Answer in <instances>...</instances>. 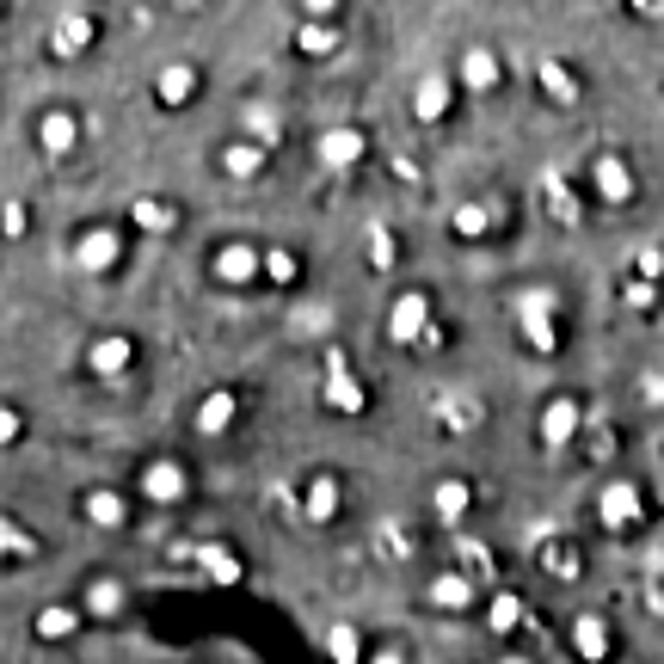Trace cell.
<instances>
[{
    "label": "cell",
    "instance_id": "cell-1",
    "mask_svg": "<svg viewBox=\"0 0 664 664\" xmlns=\"http://www.w3.org/2000/svg\"><path fill=\"white\" fill-rule=\"evenodd\" d=\"M597 524L609 529V536H628V529L646 524V493L633 486V480H609L597 493Z\"/></svg>",
    "mask_w": 664,
    "mask_h": 664
},
{
    "label": "cell",
    "instance_id": "cell-2",
    "mask_svg": "<svg viewBox=\"0 0 664 664\" xmlns=\"http://www.w3.org/2000/svg\"><path fill=\"white\" fill-rule=\"evenodd\" d=\"M566 646H572V659H578V664H616V628H609L603 609H585V616H572Z\"/></svg>",
    "mask_w": 664,
    "mask_h": 664
},
{
    "label": "cell",
    "instance_id": "cell-3",
    "mask_svg": "<svg viewBox=\"0 0 664 664\" xmlns=\"http://www.w3.org/2000/svg\"><path fill=\"white\" fill-rule=\"evenodd\" d=\"M210 278L228 283V290L259 283L265 278V247H252V240H228V247H216V252H210Z\"/></svg>",
    "mask_w": 664,
    "mask_h": 664
},
{
    "label": "cell",
    "instance_id": "cell-4",
    "mask_svg": "<svg viewBox=\"0 0 664 664\" xmlns=\"http://www.w3.org/2000/svg\"><path fill=\"white\" fill-rule=\"evenodd\" d=\"M363 155H370V136H363L357 124H333V130L314 136V160H320L326 172H351Z\"/></svg>",
    "mask_w": 664,
    "mask_h": 664
},
{
    "label": "cell",
    "instance_id": "cell-5",
    "mask_svg": "<svg viewBox=\"0 0 664 664\" xmlns=\"http://www.w3.org/2000/svg\"><path fill=\"white\" fill-rule=\"evenodd\" d=\"M117 259H124V228L117 222H93V228L75 240V265L80 271H117Z\"/></svg>",
    "mask_w": 664,
    "mask_h": 664
},
{
    "label": "cell",
    "instance_id": "cell-6",
    "mask_svg": "<svg viewBox=\"0 0 664 664\" xmlns=\"http://www.w3.org/2000/svg\"><path fill=\"white\" fill-rule=\"evenodd\" d=\"M425 333H431V295L425 290L394 295V308H387V339L394 345H425Z\"/></svg>",
    "mask_w": 664,
    "mask_h": 664
},
{
    "label": "cell",
    "instance_id": "cell-7",
    "mask_svg": "<svg viewBox=\"0 0 664 664\" xmlns=\"http://www.w3.org/2000/svg\"><path fill=\"white\" fill-rule=\"evenodd\" d=\"M498 80H505V56H498L493 44L462 49V63H455V87H462V93H493Z\"/></svg>",
    "mask_w": 664,
    "mask_h": 664
},
{
    "label": "cell",
    "instance_id": "cell-8",
    "mask_svg": "<svg viewBox=\"0 0 664 664\" xmlns=\"http://www.w3.org/2000/svg\"><path fill=\"white\" fill-rule=\"evenodd\" d=\"M93 44H99V19L93 13H63V19H56V32L44 37V49L56 56V63H68V56H87Z\"/></svg>",
    "mask_w": 664,
    "mask_h": 664
},
{
    "label": "cell",
    "instance_id": "cell-9",
    "mask_svg": "<svg viewBox=\"0 0 664 664\" xmlns=\"http://www.w3.org/2000/svg\"><path fill=\"white\" fill-rule=\"evenodd\" d=\"M130 363H136V339L130 333H105V339L87 345V375H99V382L130 375Z\"/></svg>",
    "mask_w": 664,
    "mask_h": 664
},
{
    "label": "cell",
    "instance_id": "cell-10",
    "mask_svg": "<svg viewBox=\"0 0 664 664\" xmlns=\"http://www.w3.org/2000/svg\"><path fill=\"white\" fill-rule=\"evenodd\" d=\"M418 597H425V609H437V616H468V609H474V578H468V572H437Z\"/></svg>",
    "mask_w": 664,
    "mask_h": 664
},
{
    "label": "cell",
    "instance_id": "cell-11",
    "mask_svg": "<svg viewBox=\"0 0 664 664\" xmlns=\"http://www.w3.org/2000/svg\"><path fill=\"white\" fill-rule=\"evenodd\" d=\"M37 148H44L49 160L75 155V148H80V111H68V105L44 111V117H37Z\"/></svg>",
    "mask_w": 664,
    "mask_h": 664
},
{
    "label": "cell",
    "instance_id": "cell-12",
    "mask_svg": "<svg viewBox=\"0 0 664 664\" xmlns=\"http://www.w3.org/2000/svg\"><path fill=\"white\" fill-rule=\"evenodd\" d=\"M455 93H462V87H455V75H425L413 87V117H418V124H443L449 105H455Z\"/></svg>",
    "mask_w": 664,
    "mask_h": 664
},
{
    "label": "cell",
    "instance_id": "cell-13",
    "mask_svg": "<svg viewBox=\"0 0 664 664\" xmlns=\"http://www.w3.org/2000/svg\"><path fill=\"white\" fill-rule=\"evenodd\" d=\"M136 486H142V498H155V505H179L185 486H191V474H185V462H167V455H160V462L142 468Z\"/></svg>",
    "mask_w": 664,
    "mask_h": 664
},
{
    "label": "cell",
    "instance_id": "cell-14",
    "mask_svg": "<svg viewBox=\"0 0 664 664\" xmlns=\"http://www.w3.org/2000/svg\"><path fill=\"white\" fill-rule=\"evenodd\" d=\"M198 87H203L198 63H167L155 75V105L160 111H179V105H191V99H198Z\"/></svg>",
    "mask_w": 664,
    "mask_h": 664
},
{
    "label": "cell",
    "instance_id": "cell-15",
    "mask_svg": "<svg viewBox=\"0 0 664 664\" xmlns=\"http://www.w3.org/2000/svg\"><path fill=\"white\" fill-rule=\"evenodd\" d=\"M326 401L339 406V413H370V387L351 382V363H345V351H326Z\"/></svg>",
    "mask_w": 664,
    "mask_h": 664
},
{
    "label": "cell",
    "instance_id": "cell-16",
    "mask_svg": "<svg viewBox=\"0 0 664 664\" xmlns=\"http://www.w3.org/2000/svg\"><path fill=\"white\" fill-rule=\"evenodd\" d=\"M590 185H597L603 203H633L640 198V179H633V167L621 155H603L597 167H590Z\"/></svg>",
    "mask_w": 664,
    "mask_h": 664
},
{
    "label": "cell",
    "instance_id": "cell-17",
    "mask_svg": "<svg viewBox=\"0 0 664 664\" xmlns=\"http://www.w3.org/2000/svg\"><path fill=\"white\" fill-rule=\"evenodd\" d=\"M80 621H87L80 603H44L37 621H32V633L44 640V646H63V640H75V633H80Z\"/></svg>",
    "mask_w": 664,
    "mask_h": 664
},
{
    "label": "cell",
    "instance_id": "cell-18",
    "mask_svg": "<svg viewBox=\"0 0 664 664\" xmlns=\"http://www.w3.org/2000/svg\"><path fill=\"white\" fill-rule=\"evenodd\" d=\"M578 418H585V406L572 401V394L548 401V406H541V443H548V449H566L572 437H578Z\"/></svg>",
    "mask_w": 664,
    "mask_h": 664
},
{
    "label": "cell",
    "instance_id": "cell-19",
    "mask_svg": "<svg viewBox=\"0 0 664 664\" xmlns=\"http://www.w3.org/2000/svg\"><path fill=\"white\" fill-rule=\"evenodd\" d=\"M265 160H271V148H265V142H222L216 148V167L228 172V179H240V185H247V179H259L265 172Z\"/></svg>",
    "mask_w": 664,
    "mask_h": 664
},
{
    "label": "cell",
    "instance_id": "cell-20",
    "mask_svg": "<svg viewBox=\"0 0 664 664\" xmlns=\"http://www.w3.org/2000/svg\"><path fill=\"white\" fill-rule=\"evenodd\" d=\"M80 517L93 529H130V498L111 493V486H93V493H80Z\"/></svg>",
    "mask_w": 664,
    "mask_h": 664
},
{
    "label": "cell",
    "instance_id": "cell-21",
    "mask_svg": "<svg viewBox=\"0 0 664 664\" xmlns=\"http://www.w3.org/2000/svg\"><path fill=\"white\" fill-rule=\"evenodd\" d=\"M541 93L554 99V105H578V99H585V80H578V68L572 63H560V56H541Z\"/></svg>",
    "mask_w": 664,
    "mask_h": 664
},
{
    "label": "cell",
    "instance_id": "cell-22",
    "mask_svg": "<svg viewBox=\"0 0 664 664\" xmlns=\"http://www.w3.org/2000/svg\"><path fill=\"white\" fill-rule=\"evenodd\" d=\"M339 498H345V486H339V474H314L308 480V493H302V517H308V524H333V517H339Z\"/></svg>",
    "mask_w": 664,
    "mask_h": 664
},
{
    "label": "cell",
    "instance_id": "cell-23",
    "mask_svg": "<svg viewBox=\"0 0 664 664\" xmlns=\"http://www.w3.org/2000/svg\"><path fill=\"white\" fill-rule=\"evenodd\" d=\"M431 510H437V524H462L468 510H474V486H468V480H437L431 486Z\"/></svg>",
    "mask_w": 664,
    "mask_h": 664
},
{
    "label": "cell",
    "instance_id": "cell-24",
    "mask_svg": "<svg viewBox=\"0 0 664 664\" xmlns=\"http://www.w3.org/2000/svg\"><path fill=\"white\" fill-rule=\"evenodd\" d=\"M234 413H240V394H234V387H216V394L198 406V431L203 437H222L234 425Z\"/></svg>",
    "mask_w": 664,
    "mask_h": 664
},
{
    "label": "cell",
    "instance_id": "cell-25",
    "mask_svg": "<svg viewBox=\"0 0 664 664\" xmlns=\"http://www.w3.org/2000/svg\"><path fill=\"white\" fill-rule=\"evenodd\" d=\"M80 609H87V621H111L124 609V585H117V578H93L87 597H80Z\"/></svg>",
    "mask_w": 664,
    "mask_h": 664
},
{
    "label": "cell",
    "instance_id": "cell-26",
    "mask_svg": "<svg viewBox=\"0 0 664 664\" xmlns=\"http://www.w3.org/2000/svg\"><path fill=\"white\" fill-rule=\"evenodd\" d=\"M130 222H136L142 234H167V228H179V210H172V203H160V198H136Z\"/></svg>",
    "mask_w": 664,
    "mask_h": 664
},
{
    "label": "cell",
    "instance_id": "cell-27",
    "mask_svg": "<svg viewBox=\"0 0 664 664\" xmlns=\"http://www.w3.org/2000/svg\"><path fill=\"white\" fill-rule=\"evenodd\" d=\"M345 44L339 25H295V56H333Z\"/></svg>",
    "mask_w": 664,
    "mask_h": 664
},
{
    "label": "cell",
    "instance_id": "cell-28",
    "mask_svg": "<svg viewBox=\"0 0 664 664\" xmlns=\"http://www.w3.org/2000/svg\"><path fill=\"white\" fill-rule=\"evenodd\" d=\"M541 572H548V578H578V548H572V541H541Z\"/></svg>",
    "mask_w": 664,
    "mask_h": 664
},
{
    "label": "cell",
    "instance_id": "cell-29",
    "mask_svg": "<svg viewBox=\"0 0 664 664\" xmlns=\"http://www.w3.org/2000/svg\"><path fill=\"white\" fill-rule=\"evenodd\" d=\"M449 228H455V240H480V234H493V210H486V203H462V210L449 216Z\"/></svg>",
    "mask_w": 664,
    "mask_h": 664
},
{
    "label": "cell",
    "instance_id": "cell-30",
    "mask_svg": "<svg viewBox=\"0 0 664 664\" xmlns=\"http://www.w3.org/2000/svg\"><path fill=\"white\" fill-rule=\"evenodd\" d=\"M295 278H302V259H295L290 247H271V252H265V283H271V290H290Z\"/></svg>",
    "mask_w": 664,
    "mask_h": 664
},
{
    "label": "cell",
    "instance_id": "cell-31",
    "mask_svg": "<svg viewBox=\"0 0 664 664\" xmlns=\"http://www.w3.org/2000/svg\"><path fill=\"white\" fill-rule=\"evenodd\" d=\"M524 616H529V609H524V597H510V590H498V597H493V609H486V628H493V633H510V628H517Z\"/></svg>",
    "mask_w": 664,
    "mask_h": 664
},
{
    "label": "cell",
    "instance_id": "cell-32",
    "mask_svg": "<svg viewBox=\"0 0 664 664\" xmlns=\"http://www.w3.org/2000/svg\"><path fill=\"white\" fill-rule=\"evenodd\" d=\"M326 652H333V664H370V659H363V640H357L351 628H333V633H326Z\"/></svg>",
    "mask_w": 664,
    "mask_h": 664
},
{
    "label": "cell",
    "instance_id": "cell-33",
    "mask_svg": "<svg viewBox=\"0 0 664 664\" xmlns=\"http://www.w3.org/2000/svg\"><path fill=\"white\" fill-rule=\"evenodd\" d=\"M443 431H455V437H462V431H474V425H480V401H443Z\"/></svg>",
    "mask_w": 664,
    "mask_h": 664
},
{
    "label": "cell",
    "instance_id": "cell-34",
    "mask_svg": "<svg viewBox=\"0 0 664 664\" xmlns=\"http://www.w3.org/2000/svg\"><path fill=\"white\" fill-rule=\"evenodd\" d=\"M370 271H394V234L370 222Z\"/></svg>",
    "mask_w": 664,
    "mask_h": 664
},
{
    "label": "cell",
    "instance_id": "cell-35",
    "mask_svg": "<svg viewBox=\"0 0 664 664\" xmlns=\"http://www.w3.org/2000/svg\"><path fill=\"white\" fill-rule=\"evenodd\" d=\"M198 560H203V572H210V578H222V585H228V578H240V566H234L228 548H198Z\"/></svg>",
    "mask_w": 664,
    "mask_h": 664
},
{
    "label": "cell",
    "instance_id": "cell-36",
    "mask_svg": "<svg viewBox=\"0 0 664 664\" xmlns=\"http://www.w3.org/2000/svg\"><path fill=\"white\" fill-rule=\"evenodd\" d=\"M633 278H640V283H659L664 278V252L659 247H640V252H633Z\"/></svg>",
    "mask_w": 664,
    "mask_h": 664
},
{
    "label": "cell",
    "instance_id": "cell-37",
    "mask_svg": "<svg viewBox=\"0 0 664 664\" xmlns=\"http://www.w3.org/2000/svg\"><path fill=\"white\" fill-rule=\"evenodd\" d=\"M0 216H7V222H0V228H7V240H25V228H32V210H25V203L7 198V210H0Z\"/></svg>",
    "mask_w": 664,
    "mask_h": 664
},
{
    "label": "cell",
    "instance_id": "cell-38",
    "mask_svg": "<svg viewBox=\"0 0 664 664\" xmlns=\"http://www.w3.org/2000/svg\"><path fill=\"white\" fill-rule=\"evenodd\" d=\"M19 431H25V418H19V406H0V443L13 449V443H19Z\"/></svg>",
    "mask_w": 664,
    "mask_h": 664
},
{
    "label": "cell",
    "instance_id": "cell-39",
    "mask_svg": "<svg viewBox=\"0 0 664 664\" xmlns=\"http://www.w3.org/2000/svg\"><path fill=\"white\" fill-rule=\"evenodd\" d=\"M548 203H554V216H560V222H572V216H578V198H572V191H560V179L548 185Z\"/></svg>",
    "mask_w": 664,
    "mask_h": 664
},
{
    "label": "cell",
    "instance_id": "cell-40",
    "mask_svg": "<svg viewBox=\"0 0 664 664\" xmlns=\"http://www.w3.org/2000/svg\"><path fill=\"white\" fill-rule=\"evenodd\" d=\"M621 295H628L633 308H652V302H659V295H652V283H640V278H633V283H628V290H621Z\"/></svg>",
    "mask_w": 664,
    "mask_h": 664
},
{
    "label": "cell",
    "instance_id": "cell-41",
    "mask_svg": "<svg viewBox=\"0 0 664 664\" xmlns=\"http://www.w3.org/2000/svg\"><path fill=\"white\" fill-rule=\"evenodd\" d=\"M633 19H664V0H628Z\"/></svg>",
    "mask_w": 664,
    "mask_h": 664
},
{
    "label": "cell",
    "instance_id": "cell-42",
    "mask_svg": "<svg viewBox=\"0 0 664 664\" xmlns=\"http://www.w3.org/2000/svg\"><path fill=\"white\" fill-rule=\"evenodd\" d=\"M370 664H406V652H401V646H382V652H375Z\"/></svg>",
    "mask_w": 664,
    "mask_h": 664
},
{
    "label": "cell",
    "instance_id": "cell-43",
    "mask_svg": "<svg viewBox=\"0 0 664 664\" xmlns=\"http://www.w3.org/2000/svg\"><path fill=\"white\" fill-rule=\"evenodd\" d=\"M646 401H664V375H646Z\"/></svg>",
    "mask_w": 664,
    "mask_h": 664
},
{
    "label": "cell",
    "instance_id": "cell-44",
    "mask_svg": "<svg viewBox=\"0 0 664 664\" xmlns=\"http://www.w3.org/2000/svg\"><path fill=\"white\" fill-rule=\"evenodd\" d=\"M498 664H529V659H524V652H505V659H498Z\"/></svg>",
    "mask_w": 664,
    "mask_h": 664
}]
</instances>
